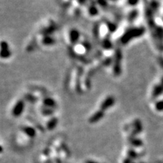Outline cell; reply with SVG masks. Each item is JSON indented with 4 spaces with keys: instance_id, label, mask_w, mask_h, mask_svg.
<instances>
[{
    "instance_id": "3957f363",
    "label": "cell",
    "mask_w": 163,
    "mask_h": 163,
    "mask_svg": "<svg viewBox=\"0 0 163 163\" xmlns=\"http://www.w3.org/2000/svg\"><path fill=\"white\" fill-rule=\"evenodd\" d=\"M25 109V102L23 100H18V101L15 103L14 105L12 110V114L13 116L14 117H19L23 113Z\"/></svg>"
},
{
    "instance_id": "8992f818",
    "label": "cell",
    "mask_w": 163,
    "mask_h": 163,
    "mask_svg": "<svg viewBox=\"0 0 163 163\" xmlns=\"http://www.w3.org/2000/svg\"><path fill=\"white\" fill-rule=\"evenodd\" d=\"M105 116V112L102 110H98L95 112L93 114H92L88 119V122L91 124H95L99 122Z\"/></svg>"
},
{
    "instance_id": "277c9868",
    "label": "cell",
    "mask_w": 163,
    "mask_h": 163,
    "mask_svg": "<svg viewBox=\"0 0 163 163\" xmlns=\"http://www.w3.org/2000/svg\"><path fill=\"white\" fill-rule=\"evenodd\" d=\"M80 37V32L77 30V29H72L67 32V38L68 41L70 43V44H72L74 46L75 44L78 42L79 38Z\"/></svg>"
},
{
    "instance_id": "9c48e42d",
    "label": "cell",
    "mask_w": 163,
    "mask_h": 163,
    "mask_svg": "<svg viewBox=\"0 0 163 163\" xmlns=\"http://www.w3.org/2000/svg\"><path fill=\"white\" fill-rule=\"evenodd\" d=\"M163 93V78L162 79V81L160 84H157L156 86L154 87L153 90V96L154 97H158L162 94Z\"/></svg>"
},
{
    "instance_id": "7a4b0ae2",
    "label": "cell",
    "mask_w": 163,
    "mask_h": 163,
    "mask_svg": "<svg viewBox=\"0 0 163 163\" xmlns=\"http://www.w3.org/2000/svg\"><path fill=\"white\" fill-rule=\"evenodd\" d=\"M11 55L12 52L10 51L8 43L5 41H1L0 42V59H8L11 57Z\"/></svg>"
},
{
    "instance_id": "8fae6325",
    "label": "cell",
    "mask_w": 163,
    "mask_h": 163,
    "mask_svg": "<svg viewBox=\"0 0 163 163\" xmlns=\"http://www.w3.org/2000/svg\"><path fill=\"white\" fill-rule=\"evenodd\" d=\"M155 108L158 112L163 111V100L158 101V102H156L155 104Z\"/></svg>"
},
{
    "instance_id": "52a82bcc",
    "label": "cell",
    "mask_w": 163,
    "mask_h": 163,
    "mask_svg": "<svg viewBox=\"0 0 163 163\" xmlns=\"http://www.w3.org/2000/svg\"><path fill=\"white\" fill-rule=\"evenodd\" d=\"M143 33V31H142L141 29H130V30L127 32V33L126 34V35H124L123 40L125 42H127V41L131 40L133 36L134 35L135 37H138L141 35V34Z\"/></svg>"
},
{
    "instance_id": "5bb4252c",
    "label": "cell",
    "mask_w": 163,
    "mask_h": 163,
    "mask_svg": "<svg viewBox=\"0 0 163 163\" xmlns=\"http://www.w3.org/2000/svg\"><path fill=\"white\" fill-rule=\"evenodd\" d=\"M128 1H129V4H131V5H135V4H136L138 2V0H128Z\"/></svg>"
},
{
    "instance_id": "9a60e30c",
    "label": "cell",
    "mask_w": 163,
    "mask_h": 163,
    "mask_svg": "<svg viewBox=\"0 0 163 163\" xmlns=\"http://www.w3.org/2000/svg\"><path fill=\"white\" fill-rule=\"evenodd\" d=\"M123 163H131V158L128 157L127 158H126V159L124 160Z\"/></svg>"
},
{
    "instance_id": "2e32d148",
    "label": "cell",
    "mask_w": 163,
    "mask_h": 163,
    "mask_svg": "<svg viewBox=\"0 0 163 163\" xmlns=\"http://www.w3.org/2000/svg\"><path fill=\"white\" fill-rule=\"evenodd\" d=\"M86 163H99V162L93 161V160H88V161H86Z\"/></svg>"
},
{
    "instance_id": "30bf717a",
    "label": "cell",
    "mask_w": 163,
    "mask_h": 163,
    "mask_svg": "<svg viewBox=\"0 0 163 163\" xmlns=\"http://www.w3.org/2000/svg\"><path fill=\"white\" fill-rule=\"evenodd\" d=\"M57 124H58V119L55 118V117L54 118H52L47 122V125H46L47 128L50 130H53L54 128L57 127Z\"/></svg>"
},
{
    "instance_id": "ba28073f",
    "label": "cell",
    "mask_w": 163,
    "mask_h": 163,
    "mask_svg": "<svg viewBox=\"0 0 163 163\" xmlns=\"http://www.w3.org/2000/svg\"><path fill=\"white\" fill-rule=\"evenodd\" d=\"M22 131H23L27 136L29 137H35L36 135V130L34 128L31 127H25L22 128Z\"/></svg>"
},
{
    "instance_id": "5b68a950",
    "label": "cell",
    "mask_w": 163,
    "mask_h": 163,
    "mask_svg": "<svg viewBox=\"0 0 163 163\" xmlns=\"http://www.w3.org/2000/svg\"><path fill=\"white\" fill-rule=\"evenodd\" d=\"M115 103V99L112 96H108L103 101L101 104L100 105V109L105 112L110 107L113 106Z\"/></svg>"
},
{
    "instance_id": "7c38bea8",
    "label": "cell",
    "mask_w": 163,
    "mask_h": 163,
    "mask_svg": "<svg viewBox=\"0 0 163 163\" xmlns=\"http://www.w3.org/2000/svg\"><path fill=\"white\" fill-rule=\"evenodd\" d=\"M130 142L131 143L133 146H141L143 145L142 141H141V140H139V139H132Z\"/></svg>"
},
{
    "instance_id": "6da1fadb",
    "label": "cell",
    "mask_w": 163,
    "mask_h": 163,
    "mask_svg": "<svg viewBox=\"0 0 163 163\" xmlns=\"http://www.w3.org/2000/svg\"><path fill=\"white\" fill-rule=\"evenodd\" d=\"M88 49V46L86 44V42L77 43L76 44L73 46V53L77 56H82L87 52Z\"/></svg>"
},
{
    "instance_id": "e0dca14e",
    "label": "cell",
    "mask_w": 163,
    "mask_h": 163,
    "mask_svg": "<svg viewBox=\"0 0 163 163\" xmlns=\"http://www.w3.org/2000/svg\"><path fill=\"white\" fill-rule=\"evenodd\" d=\"M3 151H4V148H3V147H2L1 145H0V154L3 152Z\"/></svg>"
},
{
    "instance_id": "4fadbf2b",
    "label": "cell",
    "mask_w": 163,
    "mask_h": 163,
    "mask_svg": "<svg viewBox=\"0 0 163 163\" xmlns=\"http://www.w3.org/2000/svg\"><path fill=\"white\" fill-rule=\"evenodd\" d=\"M128 158H136L137 157V153L135 152V151H133V150H130V151H128Z\"/></svg>"
}]
</instances>
